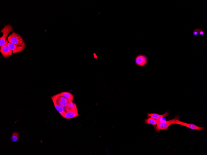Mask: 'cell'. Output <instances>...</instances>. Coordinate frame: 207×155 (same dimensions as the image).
<instances>
[{
	"label": "cell",
	"mask_w": 207,
	"mask_h": 155,
	"mask_svg": "<svg viewBox=\"0 0 207 155\" xmlns=\"http://www.w3.org/2000/svg\"><path fill=\"white\" fill-rule=\"evenodd\" d=\"M60 95L63 97L68 101H73L74 95L72 93L67 92H64L60 93Z\"/></svg>",
	"instance_id": "obj_13"
},
{
	"label": "cell",
	"mask_w": 207,
	"mask_h": 155,
	"mask_svg": "<svg viewBox=\"0 0 207 155\" xmlns=\"http://www.w3.org/2000/svg\"><path fill=\"white\" fill-rule=\"evenodd\" d=\"M176 118L171 120L166 121L163 117L159 119L157 126L155 127V131L159 132L161 130H168V128L171 125L175 124Z\"/></svg>",
	"instance_id": "obj_1"
},
{
	"label": "cell",
	"mask_w": 207,
	"mask_h": 155,
	"mask_svg": "<svg viewBox=\"0 0 207 155\" xmlns=\"http://www.w3.org/2000/svg\"><path fill=\"white\" fill-rule=\"evenodd\" d=\"M8 41L9 42L17 46H22L25 44L21 36L15 32L9 35L8 37Z\"/></svg>",
	"instance_id": "obj_2"
},
{
	"label": "cell",
	"mask_w": 207,
	"mask_h": 155,
	"mask_svg": "<svg viewBox=\"0 0 207 155\" xmlns=\"http://www.w3.org/2000/svg\"><path fill=\"white\" fill-rule=\"evenodd\" d=\"M204 31H203V30H202V29H201L199 28L198 36H203V35H204Z\"/></svg>",
	"instance_id": "obj_17"
},
{
	"label": "cell",
	"mask_w": 207,
	"mask_h": 155,
	"mask_svg": "<svg viewBox=\"0 0 207 155\" xmlns=\"http://www.w3.org/2000/svg\"><path fill=\"white\" fill-rule=\"evenodd\" d=\"M77 110L76 104L73 103L72 101H68L65 109V111Z\"/></svg>",
	"instance_id": "obj_12"
},
{
	"label": "cell",
	"mask_w": 207,
	"mask_h": 155,
	"mask_svg": "<svg viewBox=\"0 0 207 155\" xmlns=\"http://www.w3.org/2000/svg\"><path fill=\"white\" fill-rule=\"evenodd\" d=\"M7 46L13 51V53H16L22 52L26 47L25 44L22 46H17L8 42Z\"/></svg>",
	"instance_id": "obj_8"
},
{
	"label": "cell",
	"mask_w": 207,
	"mask_h": 155,
	"mask_svg": "<svg viewBox=\"0 0 207 155\" xmlns=\"http://www.w3.org/2000/svg\"><path fill=\"white\" fill-rule=\"evenodd\" d=\"M94 56L95 58L96 59H97V55H96L95 53H94Z\"/></svg>",
	"instance_id": "obj_18"
},
{
	"label": "cell",
	"mask_w": 207,
	"mask_h": 155,
	"mask_svg": "<svg viewBox=\"0 0 207 155\" xmlns=\"http://www.w3.org/2000/svg\"><path fill=\"white\" fill-rule=\"evenodd\" d=\"M175 124H178L184 126V127H188L192 130H197L199 131H201L204 130L205 128L204 127H199L193 124H190L180 121L178 119V118H176V120Z\"/></svg>",
	"instance_id": "obj_6"
},
{
	"label": "cell",
	"mask_w": 207,
	"mask_h": 155,
	"mask_svg": "<svg viewBox=\"0 0 207 155\" xmlns=\"http://www.w3.org/2000/svg\"><path fill=\"white\" fill-rule=\"evenodd\" d=\"M79 116L78 110L66 111L65 114L63 117L66 119H70L76 118Z\"/></svg>",
	"instance_id": "obj_9"
},
{
	"label": "cell",
	"mask_w": 207,
	"mask_h": 155,
	"mask_svg": "<svg viewBox=\"0 0 207 155\" xmlns=\"http://www.w3.org/2000/svg\"><path fill=\"white\" fill-rule=\"evenodd\" d=\"M144 123L146 124L156 125L157 124L158 121V120L150 117L148 118L147 119L145 120Z\"/></svg>",
	"instance_id": "obj_14"
},
{
	"label": "cell",
	"mask_w": 207,
	"mask_h": 155,
	"mask_svg": "<svg viewBox=\"0 0 207 155\" xmlns=\"http://www.w3.org/2000/svg\"><path fill=\"white\" fill-rule=\"evenodd\" d=\"M199 28H196L193 31V34L194 36H198Z\"/></svg>",
	"instance_id": "obj_16"
},
{
	"label": "cell",
	"mask_w": 207,
	"mask_h": 155,
	"mask_svg": "<svg viewBox=\"0 0 207 155\" xmlns=\"http://www.w3.org/2000/svg\"><path fill=\"white\" fill-rule=\"evenodd\" d=\"M8 43V41L6 40L5 44L2 46L0 49V52L3 57L5 58L9 57L12 55L13 53L12 50H10L7 46Z\"/></svg>",
	"instance_id": "obj_7"
},
{
	"label": "cell",
	"mask_w": 207,
	"mask_h": 155,
	"mask_svg": "<svg viewBox=\"0 0 207 155\" xmlns=\"http://www.w3.org/2000/svg\"><path fill=\"white\" fill-rule=\"evenodd\" d=\"M147 116L148 117H151L157 120L161 118L166 117L169 116V113L166 111V112L163 115H159L155 113H147Z\"/></svg>",
	"instance_id": "obj_10"
},
{
	"label": "cell",
	"mask_w": 207,
	"mask_h": 155,
	"mask_svg": "<svg viewBox=\"0 0 207 155\" xmlns=\"http://www.w3.org/2000/svg\"><path fill=\"white\" fill-rule=\"evenodd\" d=\"M20 138V135L17 132H13L11 138V140L13 142H16L18 141Z\"/></svg>",
	"instance_id": "obj_15"
},
{
	"label": "cell",
	"mask_w": 207,
	"mask_h": 155,
	"mask_svg": "<svg viewBox=\"0 0 207 155\" xmlns=\"http://www.w3.org/2000/svg\"><path fill=\"white\" fill-rule=\"evenodd\" d=\"M13 30L12 27L10 25H7L2 30L1 32L3 33L2 36L0 38V46L1 48L4 46L6 44V38L10 32Z\"/></svg>",
	"instance_id": "obj_3"
},
{
	"label": "cell",
	"mask_w": 207,
	"mask_h": 155,
	"mask_svg": "<svg viewBox=\"0 0 207 155\" xmlns=\"http://www.w3.org/2000/svg\"><path fill=\"white\" fill-rule=\"evenodd\" d=\"M52 99L56 109L58 112V113L60 115L63 117L66 112V111L65 109H64V108L57 103L56 101L54 99Z\"/></svg>",
	"instance_id": "obj_11"
},
{
	"label": "cell",
	"mask_w": 207,
	"mask_h": 155,
	"mask_svg": "<svg viewBox=\"0 0 207 155\" xmlns=\"http://www.w3.org/2000/svg\"><path fill=\"white\" fill-rule=\"evenodd\" d=\"M135 62L137 66L144 67L147 63L148 59L147 57L145 55L140 54L135 57Z\"/></svg>",
	"instance_id": "obj_4"
},
{
	"label": "cell",
	"mask_w": 207,
	"mask_h": 155,
	"mask_svg": "<svg viewBox=\"0 0 207 155\" xmlns=\"http://www.w3.org/2000/svg\"><path fill=\"white\" fill-rule=\"evenodd\" d=\"M52 99H54L57 103L64 108L65 110L68 101L60 94L56 95L52 97Z\"/></svg>",
	"instance_id": "obj_5"
}]
</instances>
